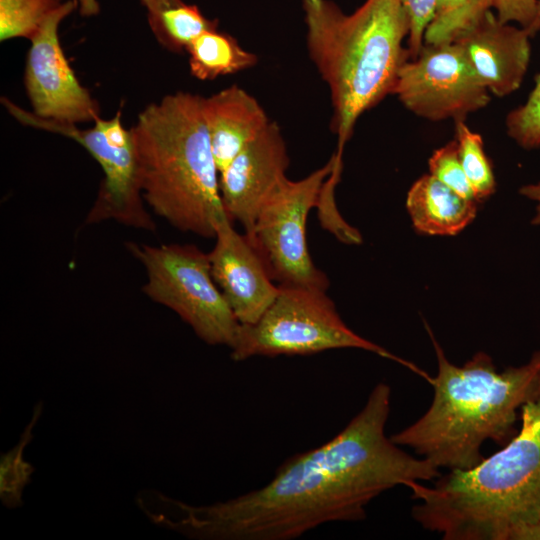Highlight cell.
I'll return each instance as SVG.
<instances>
[{"label": "cell", "mask_w": 540, "mask_h": 540, "mask_svg": "<svg viewBox=\"0 0 540 540\" xmlns=\"http://www.w3.org/2000/svg\"><path fill=\"white\" fill-rule=\"evenodd\" d=\"M390 409L391 388L380 382L336 436L288 458L261 488L197 506L157 492L148 517L202 540H294L326 523L362 521L383 492L441 475L386 435Z\"/></svg>", "instance_id": "1"}, {"label": "cell", "mask_w": 540, "mask_h": 540, "mask_svg": "<svg viewBox=\"0 0 540 540\" xmlns=\"http://www.w3.org/2000/svg\"><path fill=\"white\" fill-rule=\"evenodd\" d=\"M429 334L437 359V373L428 380L432 402L420 418L390 438L439 470H468L485 458L486 441L503 446L517 432L521 406L540 377V350L526 363L499 372L482 351L462 366L451 363Z\"/></svg>", "instance_id": "2"}, {"label": "cell", "mask_w": 540, "mask_h": 540, "mask_svg": "<svg viewBox=\"0 0 540 540\" xmlns=\"http://www.w3.org/2000/svg\"><path fill=\"white\" fill-rule=\"evenodd\" d=\"M519 416L515 435L475 467L407 486L416 522L444 540H510L540 520V377Z\"/></svg>", "instance_id": "3"}, {"label": "cell", "mask_w": 540, "mask_h": 540, "mask_svg": "<svg viewBox=\"0 0 540 540\" xmlns=\"http://www.w3.org/2000/svg\"><path fill=\"white\" fill-rule=\"evenodd\" d=\"M310 60L327 84L342 157L359 118L393 94L409 20L400 0H365L347 14L332 0H301Z\"/></svg>", "instance_id": "4"}, {"label": "cell", "mask_w": 540, "mask_h": 540, "mask_svg": "<svg viewBox=\"0 0 540 540\" xmlns=\"http://www.w3.org/2000/svg\"><path fill=\"white\" fill-rule=\"evenodd\" d=\"M131 130L144 201L178 230L215 237L228 215L202 97L182 91L166 95L148 105Z\"/></svg>", "instance_id": "5"}, {"label": "cell", "mask_w": 540, "mask_h": 540, "mask_svg": "<svg viewBox=\"0 0 540 540\" xmlns=\"http://www.w3.org/2000/svg\"><path fill=\"white\" fill-rule=\"evenodd\" d=\"M345 348L369 351L399 362L423 377L427 375L351 330L326 291L304 287L279 286L277 297L255 323L240 324L230 347L234 361Z\"/></svg>", "instance_id": "6"}, {"label": "cell", "mask_w": 540, "mask_h": 540, "mask_svg": "<svg viewBox=\"0 0 540 540\" xmlns=\"http://www.w3.org/2000/svg\"><path fill=\"white\" fill-rule=\"evenodd\" d=\"M144 266V293L174 311L209 345L231 347L240 323L215 283L209 254L191 244L128 243Z\"/></svg>", "instance_id": "7"}, {"label": "cell", "mask_w": 540, "mask_h": 540, "mask_svg": "<svg viewBox=\"0 0 540 540\" xmlns=\"http://www.w3.org/2000/svg\"><path fill=\"white\" fill-rule=\"evenodd\" d=\"M1 101L21 124L71 138L99 163L104 179L85 220L87 224L115 220L137 229L155 230L144 207L133 133L122 125L120 110L109 120L97 118L93 128L81 129L74 123L42 118L7 98Z\"/></svg>", "instance_id": "8"}, {"label": "cell", "mask_w": 540, "mask_h": 540, "mask_svg": "<svg viewBox=\"0 0 540 540\" xmlns=\"http://www.w3.org/2000/svg\"><path fill=\"white\" fill-rule=\"evenodd\" d=\"M334 167V157L299 180L285 178L262 206L247 235L279 286L326 291L327 276L313 263L306 242L309 212L316 207L322 186Z\"/></svg>", "instance_id": "9"}, {"label": "cell", "mask_w": 540, "mask_h": 540, "mask_svg": "<svg viewBox=\"0 0 540 540\" xmlns=\"http://www.w3.org/2000/svg\"><path fill=\"white\" fill-rule=\"evenodd\" d=\"M393 94L408 111L434 122L465 120L491 100L456 42L424 44L401 66Z\"/></svg>", "instance_id": "10"}, {"label": "cell", "mask_w": 540, "mask_h": 540, "mask_svg": "<svg viewBox=\"0 0 540 540\" xmlns=\"http://www.w3.org/2000/svg\"><path fill=\"white\" fill-rule=\"evenodd\" d=\"M78 3H61L29 39L25 86L33 113L46 119L79 123L99 118V105L75 76L62 49L58 30Z\"/></svg>", "instance_id": "11"}, {"label": "cell", "mask_w": 540, "mask_h": 540, "mask_svg": "<svg viewBox=\"0 0 540 540\" xmlns=\"http://www.w3.org/2000/svg\"><path fill=\"white\" fill-rule=\"evenodd\" d=\"M290 160L285 139L277 123L268 126L249 142L219 173L223 207L250 235L270 194L285 179Z\"/></svg>", "instance_id": "12"}, {"label": "cell", "mask_w": 540, "mask_h": 540, "mask_svg": "<svg viewBox=\"0 0 540 540\" xmlns=\"http://www.w3.org/2000/svg\"><path fill=\"white\" fill-rule=\"evenodd\" d=\"M226 216L218 224L209 254L212 277L240 324L255 323L279 293L266 263L246 235Z\"/></svg>", "instance_id": "13"}, {"label": "cell", "mask_w": 540, "mask_h": 540, "mask_svg": "<svg viewBox=\"0 0 540 540\" xmlns=\"http://www.w3.org/2000/svg\"><path fill=\"white\" fill-rule=\"evenodd\" d=\"M530 39L526 29L503 23L490 11L455 42L489 93L505 97L523 83L531 59Z\"/></svg>", "instance_id": "14"}, {"label": "cell", "mask_w": 540, "mask_h": 540, "mask_svg": "<svg viewBox=\"0 0 540 540\" xmlns=\"http://www.w3.org/2000/svg\"><path fill=\"white\" fill-rule=\"evenodd\" d=\"M202 111L219 173L271 122L256 98L237 85L202 97Z\"/></svg>", "instance_id": "15"}, {"label": "cell", "mask_w": 540, "mask_h": 540, "mask_svg": "<svg viewBox=\"0 0 540 540\" xmlns=\"http://www.w3.org/2000/svg\"><path fill=\"white\" fill-rule=\"evenodd\" d=\"M477 204L475 200L461 197L430 173L412 184L406 198L414 228L428 235L460 233L476 217Z\"/></svg>", "instance_id": "16"}, {"label": "cell", "mask_w": 540, "mask_h": 540, "mask_svg": "<svg viewBox=\"0 0 540 540\" xmlns=\"http://www.w3.org/2000/svg\"><path fill=\"white\" fill-rule=\"evenodd\" d=\"M157 41L174 53L186 51L189 43L207 30L217 29L218 20L207 18L196 5L184 0H140Z\"/></svg>", "instance_id": "17"}, {"label": "cell", "mask_w": 540, "mask_h": 540, "mask_svg": "<svg viewBox=\"0 0 540 540\" xmlns=\"http://www.w3.org/2000/svg\"><path fill=\"white\" fill-rule=\"evenodd\" d=\"M191 74L199 80H213L254 67L258 57L238 41L217 29L207 30L186 48Z\"/></svg>", "instance_id": "18"}, {"label": "cell", "mask_w": 540, "mask_h": 540, "mask_svg": "<svg viewBox=\"0 0 540 540\" xmlns=\"http://www.w3.org/2000/svg\"><path fill=\"white\" fill-rule=\"evenodd\" d=\"M493 0H437L424 44L455 42L492 11Z\"/></svg>", "instance_id": "19"}, {"label": "cell", "mask_w": 540, "mask_h": 540, "mask_svg": "<svg viewBox=\"0 0 540 540\" xmlns=\"http://www.w3.org/2000/svg\"><path fill=\"white\" fill-rule=\"evenodd\" d=\"M42 413V403L35 406L30 422L18 443L0 458V499L4 506L16 508L22 504L25 487L31 480L34 467L25 459L26 446L33 438V428Z\"/></svg>", "instance_id": "20"}, {"label": "cell", "mask_w": 540, "mask_h": 540, "mask_svg": "<svg viewBox=\"0 0 540 540\" xmlns=\"http://www.w3.org/2000/svg\"><path fill=\"white\" fill-rule=\"evenodd\" d=\"M459 158L478 202L489 198L496 190L491 163L485 153L481 135L468 127L465 120L455 122V138Z\"/></svg>", "instance_id": "21"}, {"label": "cell", "mask_w": 540, "mask_h": 540, "mask_svg": "<svg viewBox=\"0 0 540 540\" xmlns=\"http://www.w3.org/2000/svg\"><path fill=\"white\" fill-rule=\"evenodd\" d=\"M61 3L58 0H0V40L30 39Z\"/></svg>", "instance_id": "22"}, {"label": "cell", "mask_w": 540, "mask_h": 540, "mask_svg": "<svg viewBox=\"0 0 540 540\" xmlns=\"http://www.w3.org/2000/svg\"><path fill=\"white\" fill-rule=\"evenodd\" d=\"M507 135L522 149L540 148V73L524 103L505 118Z\"/></svg>", "instance_id": "23"}, {"label": "cell", "mask_w": 540, "mask_h": 540, "mask_svg": "<svg viewBox=\"0 0 540 540\" xmlns=\"http://www.w3.org/2000/svg\"><path fill=\"white\" fill-rule=\"evenodd\" d=\"M334 157V167L324 182L316 207L324 228L334 234L340 241L347 244H359L362 237L357 229L353 228L341 217L335 203V188L342 172V158Z\"/></svg>", "instance_id": "24"}, {"label": "cell", "mask_w": 540, "mask_h": 540, "mask_svg": "<svg viewBox=\"0 0 540 540\" xmlns=\"http://www.w3.org/2000/svg\"><path fill=\"white\" fill-rule=\"evenodd\" d=\"M428 167L431 175L461 197L477 201L463 170L455 139L432 153Z\"/></svg>", "instance_id": "25"}, {"label": "cell", "mask_w": 540, "mask_h": 540, "mask_svg": "<svg viewBox=\"0 0 540 540\" xmlns=\"http://www.w3.org/2000/svg\"><path fill=\"white\" fill-rule=\"evenodd\" d=\"M409 20L407 49L409 58L418 55L424 45V34L436 9L437 0H400Z\"/></svg>", "instance_id": "26"}, {"label": "cell", "mask_w": 540, "mask_h": 540, "mask_svg": "<svg viewBox=\"0 0 540 540\" xmlns=\"http://www.w3.org/2000/svg\"><path fill=\"white\" fill-rule=\"evenodd\" d=\"M537 9V0H493L492 6L499 21L516 23L527 32L536 19Z\"/></svg>", "instance_id": "27"}, {"label": "cell", "mask_w": 540, "mask_h": 540, "mask_svg": "<svg viewBox=\"0 0 540 540\" xmlns=\"http://www.w3.org/2000/svg\"><path fill=\"white\" fill-rule=\"evenodd\" d=\"M519 194L526 199L534 202L535 212L531 223L540 226V181L528 183L519 188Z\"/></svg>", "instance_id": "28"}, {"label": "cell", "mask_w": 540, "mask_h": 540, "mask_svg": "<svg viewBox=\"0 0 540 540\" xmlns=\"http://www.w3.org/2000/svg\"><path fill=\"white\" fill-rule=\"evenodd\" d=\"M510 540H540V520L518 529Z\"/></svg>", "instance_id": "29"}, {"label": "cell", "mask_w": 540, "mask_h": 540, "mask_svg": "<svg viewBox=\"0 0 540 540\" xmlns=\"http://www.w3.org/2000/svg\"><path fill=\"white\" fill-rule=\"evenodd\" d=\"M62 1V0H58ZM79 6V12L82 16L90 17L97 15L100 11V6L97 0H76Z\"/></svg>", "instance_id": "30"}, {"label": "cell", "mask_w": 540, "mask_h": 540, "mask_svg": "<svg viewBox=\"0 0 540 540\" xmlns=\"http://www.w3.org/2000/svg\"><path fill=\"white\" fill-rule=\"evenodd\" d=\"M537 1H538L537 16L532 27L528 31L531 38L540 31V0H537Z\"/></svg>", "instance_id": "31"}, {"label": "cell", "mask_w": 540, "mask_h": 540, "mask_svg": "<svg viewBox=\"0 0 540 540\" xmlns=\"http://www.w3.org/2000/svg\"><path fill=\"white\" fill-rule=\"evenodd\" d=\"M540 149V148H539Z\"/></svg>", "instance_id": "32"}]
</instances>
